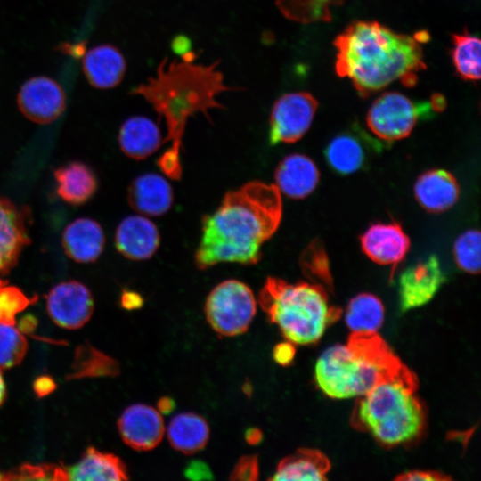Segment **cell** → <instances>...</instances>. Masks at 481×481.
Returning a JSON list of instances; mask_svg holds the SVG:
<instances>
[{"mask_svg":"<svg viewBox=\"0 0 481 481\" xmlns=\"http://www.w3.org/2000/svg\"><path fill=\"white\" fill-rule=\"evenodd\" d=\"M66 480H127L125 463L115 454L88 447L75 464L64 467Z\"/></svg>","mask_w":481,"mask_h":481,"instance_id":"603a6c76","label":"cell"},{"mask_svg":"<svg viewBox=\"0 0 481 481\" xmlns=\"http://www.w3.org/2000/svg\"><path fill=\"white\" fill-rule=\"evenodd\" d=\"M416 379L409 370L381 381L361 396L354 423L387 446L409 443L423 431L425 415L414 395Z\"/></svg>","mask_w":481,"mask_h":481,"instance_id":"5b68a950","label":"cell"},{"mask_svg":"<svg viewBox=\"0 0 481 481\" xmlns=\"http://www.w3.org/2000/svg\"><path fill=\"white\" fill-rule=\"evenodd\" d=\"M34 387L37 395H44L53 389L54 383L48 377H40L36 380Z\"/></svg>","mask_w":481,"mask_h":481,"instance_id":"ab89813d","label":"cell"},{"mask_svg":"<svg viewBox=\"0 0 481 481\" xmlns=\"http://www.w3.org/2000/svg\"><path fill=\"white\" fill-rule=\"evenodd\" d=\"M419 204L427 211L440 213L458 200L460 187L455 177L444 169H431L420 175L414 185Z\"/></svg>","mask_w":481,"mask_h":481,"instance_id":"d6986e66","label":"cell"},{"mask_svg":"<svg viewBox=\"0 0 481 481\" xmlns=\"http://www.w3.org/2000/svg\"><path fill=\"white\" fill-rule=\"evenodd\" d=\"M281 216V196L274 184L252 181L228 192L218 208L202 219L195 254L198 268L226 262L257 264L262 245L276 232Z\"/></svg>","mask_w":481,"mask_h":481,"instance_id":"6da1fadb","label":"cell"},{"mask_svg":"<svg viewBox=\"0 0 481 481\" xmlns=\"http://www.w3.org/2000/svg\"><path fill=\"white\" fill-rule=\"evenodd\" d=\"M259 476V464L257 455L240 457L231 472L230 479L233 481H254Z\"/></svg>","mask_w":481,"mask_h":481,"instance_id":"e575fe53","label":"cell"},{"mask_svg":"<svg viewBox=\"0 0 481 481\" xmlns=\"http://www.w3.org/2000/svg\"><path fill=\"white\" fill-rule=\"evenodd\" d=\"M318 108L317 100L307 92L282 94L274 102L269 120V143H291L308 131Z\"/></svg>","mask_w":481,"mask_h":481,"instance_id":"9c48e42d","label":"cell"},{"mask_svg":"<svg viewBox=\"0 0 481 481\" xmlns=\"http://www.w3.org/2000/svg\"><path fill=\"white\" fill-rule=\"evenodd\" d=\"M385 310L380 299L369 293L354 297L345 314L346 323L355 334L376 333L381 327Z\"/></svg>","mask_w":481,"mask_h":481,"instance_id":"83f0119b","label":"cell"},{"mask_svg":"<svg viewBox=\"0 0 481 481\" xmlns=\"http://www.w3.org/2000/svg\"><path fill=\"white\" fill-rule=\"evenodd\" d=\"M363 253L373 262L395 266L410 249V239L402 226L395 223H378L371 225L360 238Z\"/></svg>","mask_w":481,"mask_h":481,"instance_id":"9a60e30c","label":"cell"},{"mask_svg":"<svg viewBox=\"0 0 481 481\" xmlns=\"http://www.w3.org/2000/svg\"><path fill=\"white\" fill-rule=\"evenodd\" d=\"M160 236L156 225L141 216H129L118 224L115 233L118 251L131 260H145L159 247Z\"/></svg>","mask_w":481,"mask_h":481,"instance_id":"2e32d148","label":"cell"},{"mask_svg":"<svg viewBox=\"0 0 481 481\" xmlns=\"http://www.w3.org/2000/svg\"><path fill=\"white\" fill-rule=\"evenodd\" d=\"M83 72L87 81L99 89H110L123 79L126 69L122 53L111 45L91 48L82 61Z\"/></svg>","mask_w":481,"mask_h":481,"instance_id":"ffe728a7","label":"cell"},{"mask_svg":"<svg viewBox=\"0 0 481 481\" xmlns=\"http://www.w3.org/2000/svg\"><path fill=\"white\" fill-rule=\"evenodd\" d=\"M444 105L442 96L430 102H414L403 94L386 92L369 108L366 123L378 139L393 142L407 137L419 119L429 118Z\"/></svg>","mask_w":481,"mask_h":481,"instance_id":"52a82bcc","label":"cell"},{"mask_svg":"<svg viewBox=\"0 0 481 481\" xmlns=\"http://www.w3.org/2000/svg\"><path fill=\"white\" fill-rule=\"evenodd\" d=\"M122 306L128 310L138 309L143 304L142 297L134 291H125L121 297Z\"/></svg>","mask_w":481,"mask_h":481,"instance_id":"f35d334b","label":"cell"},{"mask_svg":"<svg viewBox=\"0 0 481 481\" xmlns=\"http://www.w3.org/2000/svg\"><path fill=\"white\" fill-rule=\"evenodd\" d=\"M396 479L405 481H438L448 478L444 475L435 471L412 470L400 475Z\"/></svg>","mask_w":481,"mask_h":481,"instance_id":"74e56055","label":"cell"},{"mask_svg":"<svg viewBox=\"0 0 481 481\" xmlns=\"http://www.w3.org/2000/svg\"><path fill=\"white\" fill-rule=\"evenodd\" d=\"M370 145H375L374 141L364 131L353 128L332 138L324 150V157L336 173L350 175L365 166Z\"/></svg>","mask_w":481,"mask_h":481,"instance_id":"e0dca14e","label":"cell"},{"mask_svg":"<svg viewBox=\"0 0 481 481\" xmlns=\"http://www.w3.org/2000/svg\"><path fill=\"white\" fill-rule=\"evenodd\" d=\"M157 406L160 413L168 414L175 409V402L168 396H163L158 401Z\"/></svg>","mask_w":481,"mask_h":481,"instance_id":"b9f144b4","label":"cell"},{"mask_svg":"<svg viewBox=\"0 0 481 481\" xmlns=\"http://www.w3.org/2000/svg\"><path fill=\"white\" fill-rule=\"evenodd\" d=\"M444 282L445 274L436 255L408 266L398 278L401 311L406 312L428 304Z\"/></svg>","mask_w":481,"mask_h":481,"instance_id":"30bf717a","label":"cell"},{"mask_svg":"<svg viewBox=\"0 0 481 481\" xmlns=\"http://www.w3.org/2000/svg\"><path fill=\"white\" fill-rule=\"evenodd\" d=\"M54 178L58 195L71 205L86 203L97 189L94 173L87 165L79 161H73L55 169Z\"/></svg>","mask_w":481,"mask_h":481,"instance_id":"d4e9b609","label":"cell"},{"mask_svg":"<svg viewBox=\"0 0 481 481\" xmlns=\"http://www.w3.org/2000/svg\"><path fill=\"white\" fill-rule=\"evenodd\" d=\"M257 311L250 288L237 280H226L216 285L205 303L206 318L219 335L233 337L244 333Z\"/></svg>","mask_w":481,"mask_h":481,"instance_id":"ba28073f","label":"cell"},{"mask_svg":"<svg viewBox=\"0 0 481 481\" xmlns=\"http://www.w3.org/2000/svg\"><path fill=\"white\" fill-rule=\"evenodd\" d=\"M407 370L376 333H353L346 345L330 346L319 356L314 378L327 396L349 399Z\"/></svg>","mask_w":481,"mask_h":481,"instance_id":"277c9868","label":"cell"},{"mask_svg":"<svg viewBox=\"0 0 481 481\" xmlns=\"http://www.w3.org/2000/svg\"><path fill=\"white\" fill-rule=\"evenodd\" d=\"M296 349L294 344L286 341L277 344L273 352L274 361L282 366H288L294 359Z\"/></svg>","mask_w":481,"mask_h":481,"instance_id":"8d00e7d4","label":"cell"},{"mask_svg":"<svg viewBox=\"0 0 481 481\" xmlns=\"http://www.w3.org/2000/svg\"><path fill=\"white\" fill-rule=\"evenodd\" d=\"M183 474L191 480H209L213 478L210 467L200 460H193L188 462Z\"/></svg>","mask_w":481,"mask_h":481,"instance_id":"d590c367","label":"cell"},{"mask_svg":"<svg viewBox=\"0 0 481 481\" xmlns=\"http://www.w3.org/2000/svg\"><path fill=\"white\" fill-rule=\"evenodd\" d=\"M29 243L27 211L0 195V277L17 265Z\"/></svg>","mask_w":481,"mask_h":481,"instance_id":"5bb4252c","label":"cell"},{"mask_svg":"<svg viewBox=\"0 0 481 481\" xmlns=\"http://www.w3.org/2000/svg\"><path fill=\"white\" fill-rule=\"evenodd\" d=\"M167 438L176 451L193 454L206 446L209 438V427L199 414L179 413L168 425Z\"/></svg>","mask_w":481,"mask_h":481,"instance_id":"4316f807","label":"cell"},{"mask_svg":"<svg viewBox=\"0 0 481 481\" xmlns=\"http://www.w3.org/2000/svg\"><path fill=\"white\" fill-rule=\"evenodd\" d=\"M33 302V298L0 278V323L14 324L16 315Z\"/></svg>","mask_w":481,"mask_h":481,"instance_id":"d6a6232c","label":"cell"},{"mask_svg":"<svg viewBox=\"0 0 481 481\" xmlns=\"http://www.w3.org/2000/svg\"><path fill=\"white\" fill-rule=\"evenodd\" d=\"M258 301L269 321L294 345L317 342L340 314L330 305L324 288L308 282L289 283L268 277Z\"/></svg>","mask_w":481,"mask_h":481,"instance_id":"8992f818","label":"cell"},{"mask_svg":"<svg viewBox=\"0 0 481 481\" xmlns=\"http://www.w3.org/2000/svg\"><path fill=\"white\" fill-rule=\"evenodd\" d=\"M46 309L55 324L76 330L90 320L94 312V299L83 283L66 281L58 283L48 292Z\"/></svg>","mask_w":481,"mask_h":481,"instance_id":"8fae6325","label":"cell"},{"mask_svg":"<svg viewBox=\"0 0 481 481\" xmlns=\"http://www.w3.org/2000/svg\"><path fill=\"white\" fill-rule=\"evenodd\" d=\"M480 232L469 230L456 240L453 255L458 266L471 274L480 271Z\"/></svg>","mask_w":481,"mask_h":481,"instance_id":"1f68e13d","label":"cell"},{"mask_svg":"<svg viewBox=\"0 0 481 481\" xmlns=\"http://www.w3.org/2000/svg\"><path fill=\"white\" fill-rule=\"evenodd\" d=\"M61 243L69 258L78 263H91L102 253L105 236L99 223L81 217L67 225Z\"/></svg>","mask_w":481,"mask_h":481,"instance_id":"44dd1931","label":"cell"},{"mask_svg":"<svg viewBox=\"0 0 481 481\" xmlns=\"http://www.w3.org/2000/svg\"><path fill=\"white\" fill-rule=\"evenodd\" d=\"M263 438L262 431L257 428H248L245 432V440L250 445L258 444Z\"/></svg>","mask_w":481,"mask_h":481,"instance_id":"60d3db41","label":"cell"},{"mask_svg":"<svg viewBox=\"0 0 481 481\" xmlns=\"http://www.w3.org/2000/svg\"><path fill=\"white\" fill-rule=\"evenodd\" d=\"M17 102L27 118L37 124H48L62 114L66 97L55 80L38 76L31 77L20 86Z\"/></svg>","mask_w":481,"mask_h":481,"instance_id":"7c38bea8","label":"cell"},{"mask_svg":"<svg viewBox=\"0 0 481 481\" xmlns=\"http://www.w3.org/2000/svg\"><path fill=\"white\" fill-rule=\"evenodd\" d=\"M0 479L66 480L64 467L57 465H28L0 474Z\"/></svg>","mask_w":481,"mask_h":481,"instance_id":"836d02e7","label":"cell"},{"mask_svg":"<svg viewBox=\"0 0 481 481\" xmlns=\"http://www.w3.org/2000/svg\"><path fill=\"white\" fill-rule=\"evenodd\" d=\"M218 65L219 61L201 64L188 58L164 59L155 75L132 91L148 102L166 125L167 135L163 143L170 145L158 165L172 179L179 180L182 175L179 153L189 118L201 113L209 119L210 110L224 108L217 96L238 90L224 83Z\"/></svg>","mask_w":481,"mask_h":481,"instance_id":"7a4b0ae2","label":"cell"},{"mask_svg":"<svg viewBox=\"0 0 481 481\" xmlns=\"http://www.w3.org/2000/svg\"><path fill=\"white\" fill-rule=\"evenodd\" d=\"M121 151L129 158L141 160L155 152L163 143L159 126L149 118H127L118 133Z\"/></svg>","mask_w":481,"mask_h":481,"instance_id":"cb8c5ba5","label":"cell"},{"mask_svg":"<svg viewBox=\"0 0 481 481\" xmlns=\"http://www.w3.org/2000/svg\"><path fill=\"white\" fill-rule=\"evenodd\" d=\"M127 200L131 208L139 213L159 216L172 206L173 191L161 175L148 173L137 176L129 185Z\"/></svg>","mask_w":481,"mask_h":481,"instance_id":"7402d4cb","label":"cell"},{"mask_svg":"<svg viewBox=\"0 0 481 481\" xmlns=\"http://www.w3.org/2000/svg\"><path fill=\"white\" fill-rule=\"evenodd\" d=\"M303 273L309 279L331 287L332 279L327 252L320 240H313L303 250L299 257ZM323 287V286H322Z\"/></svg>","mask_w":481,"mask_h":481,"instance_id":"f546056e","label":"cell"},{"mask_svg":"<svg viewBox=\"0 0 481 481\" xmlns=\"http://www.w3.org/2000/svg\"><path fill=\"white\" fill-rule=\"evenodd\" d=\"M330 463L320 452L301 449L280 461L272 480L322 481L326 479Z\"/></svg>","mask_w":481,"mask_h":481,"instance_id":"484cf974","label":"cell"},{"mask_svg":"<svg viewBox=\"0 0 481 481\" xmlns=\"http://www.w3.org/2000/svg\"><path fill=\"white\" fill-rule=\"evenodd\" d=\"M5 392H6L5 384H4V381L1 373V369H0V405L4 400Z\"/></svg>","mask_w":481,"mask_h":481,"instance_id":"7bdbcfd3","label":"cell"},{"mask_svg":"<svg viewBox=\"0 0 481 481\" xmlns=\"http://www.w3.org/2000/svg\"><path fill=\"white\" fill-rule=\"evenodd\" d=\"M27 349V340L14 324L0 323V369L19 364Z\"/></svg>","mask_w":481,"mask_h":481,"instance_id":"4dcf8cb0","label":"cell"},{"mask_svg":"<svg viewBox=\"0 0 481 481\" xmlns=\"http://www.w3.org/2000/svg\"><path fill=\"white\" fill-rule=\"evenodd\" d=\"M480 49L478 37L468 31L452 35V63L461 78L470 81L480 78Z\"/></svg>","mask_w":481,"mask_h":481,"instance_id":"f1b7e54d","label":"cell"},{"mask_svg":"<svg viewBox=\"0 0 481 481\" xmlns=\"http://www.w3.org/2000/svg\"><path fill=\"white\" fill-rule=\"evenodd\" d=\"M422 38L391 30L377 22H353L335 39L336 71L363 96L399 81L413 86L426 69Z\"/></svg>","mask_w":481,"mask_h":481,"instance_id":"3957f363","label":"cell"},{"mask_svg":"<svg viewBox=\"0 0 481 481\" xmlns=\"http://www.w3.org/2000/svg\"><path fill=\"white\" fill-rule=\"evenodd\" d=\"M319 178L320 173L314 162L299 153L286 156L274 172L279 191L293 199L308 196L317 186Z\"/></svg>","mask_w":481,"mask_h":481,"instance_id":"ac0fdd59","label":"cell"},{"mask_svg":"<svg viewBox=\"0 0 481 481\" xmlns=\"http://www.w3.org/2000/svg\"><path fill=\"white\" fill-rule=\"evenodd\" d=\"M118 428L125 444L136 451L152 450L165 432L160 412L143 404L127 407L118 419Z\"/></svg>","mask_w":481,"mask_h":481,"instance_id":"4fadbf2b","label":"cell"}]
</instances>
